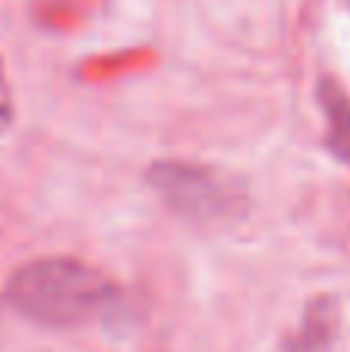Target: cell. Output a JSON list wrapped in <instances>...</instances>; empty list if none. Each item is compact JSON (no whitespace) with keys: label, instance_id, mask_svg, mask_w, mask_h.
Wrapping results in <instances>:
<instances>
[{"label":"cell","instance_id":"6da1fadb","mask_svg":"<svg viewBox=\"0 0 350 352\" xmlns=\"http://www.w3.org/2000/svg\"><path fill=\"white\" fill-rule=\"evenodd\" d=\"M6 300L19 316L37 324L74 328L115 306L118 291L96 269L65 256H50L19 269L6 285Z\"/></svg>","mask_w":350,"mask_h":352},{"label":"cell","instance_id":"7a4b0ae2","mask_svg":"<svg viewBox=\"0 0 350 352\" xmlns=\"http://www.w3.org/2000/svg\"><path fill=\"white\" fill-rule=\"evenodd\" d=\"M146 179L174 213L196 219V223L223 219L236 207H242L239 186L217 170H208V167L161 161L146 173Z\"/></svg>","mask_w":350,"mask_h":352},{"label":"cell","instance_id":"3957f363","mask_svg":"<svg viewBox=\"0 0 350 352\" xmlns=\"http://www.w3.org/2000/svg\"><path fill=\"white\" fill-rule=\"evenodd\" d=\"M338 334V306L329 297H313L298 331L285 340V352H326Z\"/></svg>","mask_w":350,"mask_h":352},{"label":"cell","instance_id":"277c9868","mask_svg":"<svg viewBox=\"0 0 350 352\" xmlns=\"http://www.w3.org/2000/svg\"><path fill=\"white\" fill-rule=\"evenodd\" d=\"M320 105L329 124V136H326L329 152L338 161L350 164V102H347L344 90L332 78L320 80Z\"/></svg>","mask_w":350,"mask_h":352},{"label":"cell","instance_id":"5b68a950","mask_svg":"<svg viewBox=\"0 0 350 352\" xmlns=\"http://www.w3.org/2000/svg\"><path fill=\"white\" fill-rule=\"evenodd\" d=\"M12 121V96H10V84L3 74V62H0V133L10 127Z\"/></svg>","mask_w":350,"mask_h":352}]
</instances>
